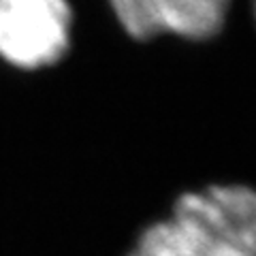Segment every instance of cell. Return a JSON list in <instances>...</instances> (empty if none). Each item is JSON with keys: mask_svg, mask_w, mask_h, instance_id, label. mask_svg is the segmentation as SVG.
<instances>
[{"mask_svg": "<svg viewBox=\"0 0 256 256\" xmlns=\"http://www.w3.org/2000/svg\"><path fill=\"white\" fill-rule=\"evenodd\" d=\"M166 224L188 256H256V190L212 186L186 192Z\"/></svg>", "mask_w": 256, "mask_h": 256, "instance_id": "cell-1", "label": "cell"}, {"mask_svg": "<svg viewBox=\"0 0 256 256\" xmlns=\"http://www.w3.org/2000/svg\"><path fill=\"white\" fill-rule=\"evenodd\" d=\"M66 0H0V58L15 68L54 66L70 45Z\"/></svg>", "mask_w": 256, "mask_h": 256, "instance_id": "cell-2", "label": "cell"}, {"mask_svg": "<svg viewBox=\"0 0 256 256\" xmlns=\"http://www.w3.org/2000/svg\"><path fill=\"white\" fill-rule=\"evenodd\" d=\"M109 6L137 41L160 34L205 41L222 30L230 0H109Z\"/></svg>", "mask_w": 256, "mask_h": 256, "instance_id": "cell-3", "label": "cell"}, {"mask_svg": "<svg viewBox=\"0 0 256 256\" xmlns=\"http://www.w3.org/2000/svg\"><path fill=\"white\" fill-rule=\"evenodd\" d=\"M128 256H188L173 237L164 220L154 222L139 235L137 244Z\"/></svg>", "mask_w": 256, "mask_h": 256, "instance_id": "cell-4", "label": "cell"}, {"mask_svg": "<svg viewBox=\"0 0 256 256\" xmlns=\"http://www.w3.org/2000/svg\"><path fill=\"white\" fill-rule=\"evenodd\" d=\"M254 13H256V0H254Z\"/></svg>", "mask_w": 256, "mask_h": 256, "instance_id": "cell-5", "label": "cell"}]
</instances>
